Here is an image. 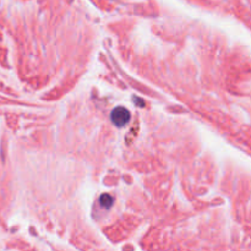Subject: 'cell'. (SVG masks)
Here are the masks:
<instances>
[{"mask_svg":"<svg viewBox=\"0 0 251 251\" xmlns=\"http://www.w3.org/2000/svg\"><path fill=\"white\" fill-rule=\"evenodd\" d=\"M113 124L118 127H123L130 122V112L124 107H117L110 113Z\"/></svg>","mask_w":251,"mask_h":251,"instance_id":"1","label":"cell"},{"mask_svg":"<svg viewBox=\"0 0 251 251\" xmlns=\"http://www.w3.org/2000/svg\"><path fill=\"white\" fill-rule=\"evenodd\" d=\"M100 203L103 208H110L113 205V198L109 194H103L100 198Z\"/></svg>","mask_w":251,"mask_h":251,"instance_id":"2","label":"cell"}]
</instances>
